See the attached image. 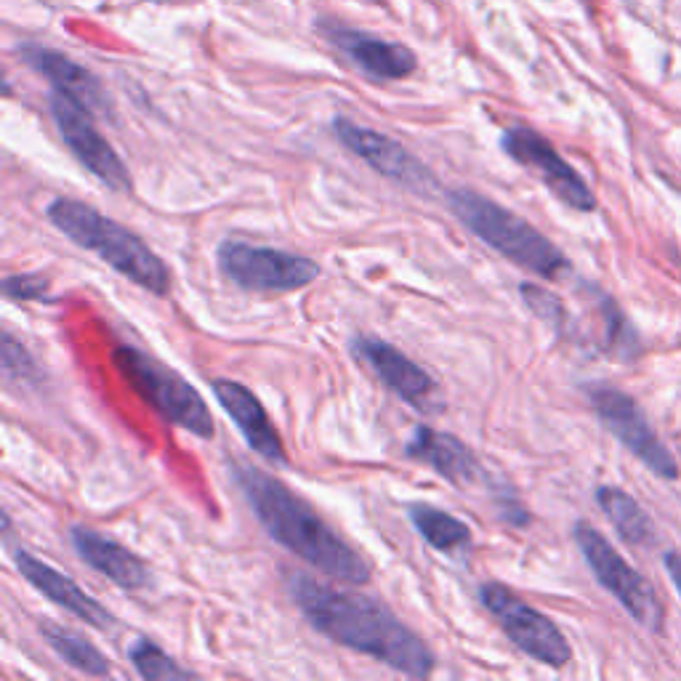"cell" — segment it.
<instances>
[{"label":"cell","instance_id":"obj_1","mask_svg":"<svg viewBox=\"0 0 681 681\" xmlns=\"http://www.w3.org/2000/svg\"><path fill=\"white\" fill-rule=\"evenodd\" d=\"M288 591L303 618L336 644L375 658L389 669L415 679H427L434 671V655L427 642L387 604L362 593L333 589L303 572L288 575Z\"/></svg>","mask_w":681,"mask_h":681},{"label":"cell","instance_id":"obj_2","mask_svg":"<svg viewBox=\"0 0 681 681\" xmlns=\"http://www.w3.org/2000/svg\"><path fill=\"white\" fill-rule=\"evenodd\" d=\"M229 474L274 543H280L282 549L333 581L349 585H365L370 581L373 568L368 559L343 541L312 505L296 495L288 484H282L278 477L246 461H234Z\"/></svg>","mask_w":681,"mask_h":681},{"label":"cell","instance_id":"obj_3","mask_svg":"<svg viewBox=\"0 0 681 681\" xmlns=\"http://www.w3.org/2000/svg\"><path fill=\"white\" fill-rule=\"evenodd\" d=\"M46 219L51 221L67 240H72L83 251L97 253L104 264L120 272L133 286L144 288L158 299L171 293V269L158 253L147 246L131 229L107 219L97 208L83 200L57 198L46 208Z\"/></svg>","mask_w":681,"mask_h":681},{"label":"cell","instance_id":"obj_4","mask_svg":"<svg viewBox=\"0 0 681 681\" xmlns=\"http://www.w3.org/2000/svg\"><path fill=\"white\" fill-rule=\"evenodd\" d=\"M450 211L484 246L501 253L503 259L514 261L517 267L528 269L538 278L557 280L570 269V261L545 234L538 232L530 221L517 216L509 208L498 206L495 200L484 198L474 190L444 192Z\"/></svg>","mask_w":681,"mask_h":681},{"label":"cell","instance_id":"obj_5","mask_svg":"<svg viewBox=\"0 0 681 681\" xmlns=\"http://www.w3.org/2000/svg\"><path fill=\"white\" fill-rule=\"evenodd\" d=\"M112 357L114 368L123 373V379L154 413L163 415L173 427L200 437V440H213L216 423L211 410L184 375H179L158 357L141 352L137 347L114 349Z\"/></svg>","mask_w":681,"mask_h":681},{"label":"cell","instance_id":"obj_6","mask_svg":"<svg viewBox=\"0 0 681 681\" xmlns=\"http://www.w3.org/2000/svg\"><path fill=\"white\" fill-rule=\"evenodd\" d=\"M221 274L251 293H291L320 278V264L309 256L282 248L253 246L246 240H224L216 251Z\"/></svg>","mask_w":681,"mask_h":681},{"label":"cell","instance_id":"obj_7","mask_svg":"<svg viewBox=\"0 0 681 681\" xmlns=\"http://www.w3.org/2000/svg\"><path fill=\"white\" fill-rule=\"evenodd\" d=\"M480 602L484 610L495 615L498 625L519 652L549 665V669H564L570 663L572 650L554 620L522 602L509 585L495 581L484 583L480 589Z\"/></svg>","mask_w":681,"mask_h":681},{"label":"cell","instance_id":"obj_8","mask_svg":"<svg viewBox=\"0 0 681 681\" xmlns=\"http://www.w3.org/2000/svg\"><path fill=\"white\" fill-rule=\"evenodd\" d=\"M575 543L599 585L610 591L623 604V610L631 612L637 623L647 625V629H660L663 607H660L655 589L612 549V543L602 532L591 528L589 522H578Z\"/></svg>","mask_w":681,"mask_h":681},{"label":"cell","instance_id":"obj_9","mask_svg":"<svg viewBox=\"0 0 681 681\" xmlns=\"http://www.w3.org/2000/svg\"><path fill=\"white\" fill-rule=\"evenodd\" d=\"M49 107L59 137H62V141L70 147V152L76 154L80 163L86 166V171H91V177H97L101 184L110 187L114 192H131V173H128L123 158L114 152V147L101 137L99 128L93 126L91 112L62 91L51 93Z\"/></svg>","mask_w":681,"mask_h":681},{"label":"cell","instance_id":"obj_10","mask_svg":"<svg viewBox=\"0 0 681 681\" xmlns=\"http://www.w3.org/2000/svg\"><path fill=\"white\" fill-rule=\"evenodd\" d=\"M589 400L593 410H597V415L602 418L604 427L615 434V440L623 444V448H629L652 474L663 477V480H677V458L660 442V437L652 431L650 421H647L642 410H639V404L633 402L629 394L610 387H591Z\"/></svg>","mask_w":681,"mask_h":681},{"label":"cell","instance_id":"obj_11","mask_svg":"<svg viewBox=\"0 0 681 681\" xmlns=\"http://www.w3.org/2000/svg\"><path fill=\"white\" fill-rule=\"evenodd\" d=\"M503 152L519 166L530 168L538 173V179L549 187L551 194H557L564 206L575 208V211L589 213L597 208V198L589 190V184L581 179V173L572 168L568 160L554 150L549 139L532 131L528 126H511L505 128L501 137Z\"/></svg>","mask_w":681,"mask_h":681},{"label":"cell","instance_id":"obj_12","mask_svg":"<svg viewBox=\"0 0 681 681\" xmlns=\"http://www.w3.org/2000/svg\"><path fill=\"white\" fill-rule=\"evenodd\" d=\"M333 133L349 152L357 154L360 160H365L375 173L408 187L410 192L434 194L440 190V181H437L434 173H431L413 152L404 150L400 141L387 137V133L354 123V120L349 118H336Z\"/></svg>","mask_w":681,"mask_h":681},{"label":"cell","instance_id":"obj_13","mask_svg":"<svg viewBox=\"0 0 681 681\" xmlns=\"http://www.w3.org/2000/svg\"><path fill=\"white\" fill-rule=\"evenodd\" d=\"M352 354L379 375V381L389 391H394L402 402L423 415L442 413V400L437 381L429 370H423L408 354L400 352L394 343L375 339V336H354Z\"/></svg>","mask_w":681,"mask_h":681},{"label":"cell","instance_id":"obj_14","mask_svg":"<svg viewBox=\"0 0 681 681\" xmlns=\"http://www.w3.org/2000/svg\"><path fill=\"white\" fill-rule=\"evenodd\" d=\"M11 562L13 568L19 570V575L24 578L32 589L43 593L49 602H53L62 610L72 612V615L83 620V623L93 625V629H112L114 615L107 610L104 604L97 602L91 593H86L80 585L72 581L70 575H62L57 568H51L49 562L38 559L36 554H30L27 549H13L11 551Z\"/></svg>","mask_w":681,"mask_h":681},{"label":"cell","instance_id":"obj_15","mask_svg":"<svg viewBox=\"0 0 681 681\" xmlns=\"http://www.w3.org/2000/svg\"><path fill=\"white\" fill-rule=\"evenodd\" d=\"M404 455L437 471L442 480L455 484L458 490H469L471 484L488 482V474H484L474 450L467 442L458 440L455 434H448V431L415 427L413 434L404 442Z\"/></svg>","mask_w":681,"mask_h":681},{"label":"cell","instance_id":"obj_16","mask_svg":"<svg viewBox=\"0 0 681 681\" xmlns=\"http://www.w3.org/2000/svg\"><path fill=\"white\" fill-rule=\"evenodd\" d=\"M211 389L219 400L224 413L232 418L234 427L240 429L242 440L248 442V448L256 450V455H261L264 461L274 463V467H288L286 448L278 429L269 421L264 404L259 402V397L253 394L246 383L229 381V379H216L211 381Z\"/></svg>","mask_w":681,"mask_h":681},{"label":"cell","instance_id":"obj_17","mask_svg":"<svg viewBox=\"0 0 681 681\" xmlns=\"http://www.w3.org/2000/svg\"><path fill=\"white\" fill-rule=\"evenodd\" d=\"M326 38L339 49L349 62L360 67L373 80H402L413 76L418 59L408 46L389 43V40L373 38L368 32L347 30L339 24H322Z\"/></svg>","mask_w":681,"mask_h":681},{"label":"cell","instance_id":"obj_18","mask_svg":"<svg viewBox=\"0 0 681 681\" xmlns=\"http://www.w3.org/2000/svg\"><path fill=\"white\" fill-rule=\"evenodd\" d=\"M19 57L24 59L32 70L40 72L53 91H62L67 97H72L78 104H83L89 112L97 114H112V101L101 89L99 78L93 72L86 70L83 64H78L76 59L64 57V53L43 49V46H22Z\"/></svg>","mask_w":681,"mask_h":681},{"label":"cell","instance_id":"obj_19","mask_svg":"<svg viewBox=\"0 0 681 681\" xmlns=\"http://www.w3.org/2000/svg\"><path fill=\"white\" fill-rule=\"evenodd\" d=\"M70 543L76 545L78 557L91 570H97L99 575H104L118 589L139 591L150 583V570H147L144 559L118 541H112V538H104L101 532L83 528V524H76L70 530Z\"/></svg>","mask_w":681,"mask_h":681},{"label":"cell","instance_id":"obj_20","mask_svg":"<svg viewBox=\"0 0 681 681\" xmlns=\"http://www.w3.org/2000/svg\"><path fill=\"white\" fill-rule=\"evenodd\" d=\"M404 511H408L418 535H421L431 549L440 551V554L458 557L471 549L469 524L461 522L458 517L448 514V511L437 509V505L431 503H408Z\"/></svg>","mask_w":681,"mask_h":681},{"label":"cell","instance_id":"obj_21","mask_svg":"<svg viewBox=\"0 0 681 681\" xmlns=\"http://www.w3.org/2000/svg\"><path fill=\"white\" fill-rule=\"evenodd\" d=\"M38 631L40 637H43V642L49 644L51 650L57 652V658L70 665V669L97 679H104L112 673L110 658H107L97 644L89 642V639L80 637L78 631L67 629L62 623H53V620H40Z\"/></svg>","mask_w":681,"mask_h":681},{"label":"cell","instance_id":"obj_22","mask_svg":"<svg viewBox=\"0 0 681 681\" xmlns=\"http://www.w3.org/2000/svg\"><path fill=\"white\" fill-rule=\"evenodd\" d=\"M597 503L602 505L604 517L610 519V524L625 543L647 545L655 541V524H652L647 511L633 501L629 492L618 488H599Z\"/></svg>","mask_w":681,"mask_h":681},{"label":"cell","instance_id":"obj_23","mask_svg":"<svg viewBox=\"0 0 681 681\" xmlns=\"http://www.w3.org/2000/svg\"><path fill=\"white\" fill-rule=\"evenodd\" d=\"M128 660H131V665L137 669L139 677L147 681H179L198 677L194 671L179 665L163 647L150 642L147 637H139L137 642H131V647H128Z\"/></svg>","mask_w":681,"mask_h":681},{"label":"cell","instance_id":"obj_24","mask_svg":"<svg viewBox=\"0 0 681 681\" xmlns=\"http://www.w3.org/2000/svg\"><path fill=\"white\" fill-rule=\"evenodd\" d=\"M0 365H3V379L9 383H27L40 379V370L32 354L22 347V341L13 339L9 330L0 339Z\"/></svg>","mask_w":681,"mask_h":681},{"label":"cell","instance_id":"obj_25","mask_svg":"<svg viewBox=\"0 0 681 681\" xmlns=\"http://www.w3.org/2000/svg\"><path fill=\"white\" fill-rule=\"evenodd\" d=\"M602 314H604L607 347H610V352L623 357V360H631L639 347H637V333H633L629 320H625L623 312H620L610 299L602 301Z\"/></svg>","mask_w":681,"mask_h":681},{"label":"cell","instance_id":"obj_26","mask_svg":"<svg viewBox=\"0 0 681 681\" xmlns=\"http://www.w3.org/2000/svg\"><path fill=\"white\" fill-rule=\"evenodd\" d=\"M3 293L13 301H57L51 296V280L46 274H11L3 280Z\"/></svg>","mask_w":681,"mask_h":681},{"label":"cell","instance_id":"obj_27","mask_svg":"<svg viewBox=\"0 0 681 681\" xmlns=\"http://www.w3.org/2000/svg\"><path fill=\"white\" fill-rule=\"evenodd\" d=\"M524 296V303H528L530 312H535L541 320L551 322L554 328H562L564 320H568V312H564L562 301L557 299V296H551L549 291H543L541 286H532V282H524L522 288H519Z\"/></svg>","mask_w":681,"mask_h":681},{"label":"cell","instance_id":"obj_28","mask_svg":"<svg viewBox=\"0 0 681 681\" xmlns=\"http://www.w3.org/2000/svg\"><path fill=\"white\" fill-rule=\"evenodd\" d=\"M665 570H669L673 585H677L681 593V554H677V551L665 554Z\"/></svg>","mask_w":681,"mask_h":681},{"label":"cell","instance_id":"obj_29","mask_svg":"<svg viewBox=\"0 0 681 681\" xmlns=\"http://www.w3.org/2000/svg\"><path fill=\"white\" fill-rule=\"evenodd\" d=\"M152 3H171V0H152Z\"/></svg>","mask_w":681,"mask_h":681}]
</instances>
